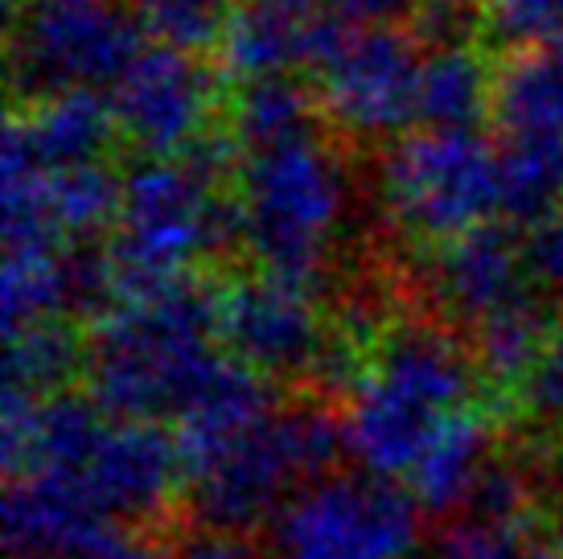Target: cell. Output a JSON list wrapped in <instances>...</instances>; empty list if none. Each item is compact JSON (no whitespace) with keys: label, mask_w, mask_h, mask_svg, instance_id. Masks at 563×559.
<instances>
[{"label":"cell","mask_w":563,"mask_h":559,"mask_svg":"<svg viewBox=\"0 0 563 559\" xmlns=\"http://www.w3.org/2000/svg\"><path fill=\"white\" fill-rule=\"evenodd\" d=\"M42 206H46V218L66 243H91V239H99V231L120 222L124 177H115L103 161H87V165H70V169H46Z\"/></svg>","instance_id":"obj_23"},{"label":"cell","mask_w":563,"mask_h":559,"mask_svg":"<svg viewBox=\"0 0 563 559\" xmlns=\"http://www.w3.org/2000/svg\"><path fill=\"white\" fill-rule=\"evenodd\" d=\"M560 539H563V502H560Z\"/></svg>","instance_id":"obj_38"},{"label":"cell","mask_w":563,"mask_h":559,"mask_svg":"<svg viewBox=\"0 0 563 559\" xmlns=\"http://www.w3.org/2000/svg\"><path fill=\"white\" fill-rule=\"evenodd\" d=\"M531 497H534L531 465H522L518 457H489L477 485H473L470 511L473 518L522 527V518L531 511Z\"/></svg>","instance_id":"obj_28"},{"label":"cell","mask_w":563,"mask_h":559,"mask_svg":"<svg viewBox=\"0 0 563 559\" xmlns=\"http://www.w3.org/2000/svg\"><path fill=\"white\" fill-rule=\"evenodd\" d=\"M501 218L515 227H539L563 206V136L501 132L498 144Z\"/></svg>","instance_id":"obj_21"},{"label":"cell","mask_w":563,"mask_h":559,"mask_svg":"<svg viewBox=\"0 0 563 559\" xmlns=\"http://www.w3.org/2000/svg\"><path fill=\"white\" fill-rule=\"evenodd\" d=\"M498 70L477 46L423 50L420 66V124L423 128H473L494 116Z\"/></svg>","instance_id":"obj_20"},{"label":"cell","mask_w":563,"mask_h":559,"mask_svg":"<svg viewBox=\"0 0 563 559\" xmlns=\"http://www.w3.org/2000/svg\"><path fill=\"white\" fill-rule=\"evenodd\" d=\"M489 457L494 452H489L485 419L477 412H461V416H453L432 436V445L423 449L416 469L407 473L411 494H416L423 511L432 514H449L456 506H470L473 485H477Z\"/></svg>","instance_id":"obj_19"},{"label":"cell","mask_w":563,"mask_h":559,"mask_svg":"<svg viewBox=\"0 0 563 559\" xmlns=\"http://www.w3.org/2000/svg\"><path fill=\"white\" fill-rule=\"evenodd\" d=\"M522 399L534 412V419L563 432V329L551 338L548 354L539 358L531 379L522 383Z\"/></svg>","instance_id":"obj_31"},{"label":"cell","mask_w":563,"mask_h":559,"mask_svg":"<svg viewBox=\"0 0 563 559\" xmlns=\"http://www.w3.org/2000/svg\"><path fill=\"white\" fill-rule=\"evenodd\" d=\"M13 120L21 124L42 169H70V165L103 161L111 140L120 136L111 95L95 91V87L33 99Z\"/></svg>","instance_id":"obj_15"},{"label":"cell","mask_w":563,"mask_h":559,"mask_svg":"<svg viewBox=\"0 0 563 559\" xmlns=\"http://www.w3.org/2000/svg\"><path fill=\"white\" fill-rule=\"evenodd\" d=\"M329 4L354 25H399V21H411L420 0H329Z\"/></svg>","instance_id":"obj_34"},{"label":"cell","mask_w":563,"mask_h":559,"mask_svg":"<svg viewBox=\"0 0 563 559\" xmlns=\"http://www.w3.org/2000/svg\"><path fill=\"white\" fill-rule=\"evenodd\" d=\"M222 75L198 54L148 46L111 87V108L120 136L141 156H181L210 132L219 108Z\"/></svg>","instance_id":"obj_9"},{"label":"cell","mask_w":563,"mask_h":559,"mask_svg":"<svg viewBox=\"0 0 563 559\" xmlns=\"http://www.w3.org/2000/svg\"><path fill=\"white\" fill-rule=\"evenodd\" d=\"M305 66V17H288L247 0L235 9L231 25L219 42L222 83H260V78L292 75Z\"/></svg>","instance_id":"obj_18"},{"label":"cell","mask_w":563,"mask_h":559,"mask_svg":"<svg viewBox=\"0 0 563 559\" xmlns=\"http://www.w3.org/2000/svg\"><path fill=\"white\" fill-rule=\"evenodd\" d=\"M219 358V293L181 280L99 317L87 350L91 399L111 419L181 416Z\"/></svg>","instance_id":"obj_1"},{"label":"cell","mask_w":563,"mask_h":559,"mask_svg":"<svg viewBox=\"0 0 563 559\" xmlns=\"http://www.w3.org/2000/svg\"><path fill=\"white\" fill-rule=\"evenodd\" d=\"M329 333L305 284L264 272L219 293V342L267 379H313Z\"/></svg>","instance_id":"obj_10"},{"label":"cell","mask_w":563,"mask_h":559,"mask_svg":"<svg viewBox=\"0 0 563 559\" xmlns=\"http://www.w3.org/2000/svg\"><path fill=\"white\" fill-rule=\"evenodd\" d=\"M551 338L555 329H551L548 300L534 288H522L473 326V362L485 379H494L501 387L527 383L539 358L548 354Z\"/></svg>","instance_id":"obj_17"},{"label":"cell","mask_w":563,"mask_h":559,"mask_svg":"<svg viewBox=\"0 0 563 559\" xmlns=\"http://www.w3.org/2000/svg\"><path fill=\"white\" fill-rule=\"evenodd\" d=\"M522 559H563V539H555V544H531L522 551Z\"/></svg>","instance_id":"obj_37"},{"label":"cell","mask_w":563,"mask_h":559,"mask_svg":"<svg viewBox=\"0 0 563 559\" xmlns=\"http://www.w3.org/2000/svg\"><path fill=\"white\" fill-rule=\"evenodd\" d=\"M186 478L181 445L148 419L111 424L91 465L79 473L82 490L103 518H153L169 502L173 485Z\"/></svg>","instance_id":"obj_12"},{"label":"cell","mask_w":563,"mask_h":559,"mask_svg":"<svg viewBox=\"0 0 563 559\" xmlns=\"http://www.w3.org/2000/svg\"><path fill=\"white\" fill-rule=\"evenodd\" d=\"M407 25L423 50H453L485 33V13L482 0H420Z\"/></svg>","instance_id":"obj_29"},{"label":"cell","mask_w":563,"mask_h":559,"mask_svg":"<svg viewBox=\"0 0 563 559\" xmlns=\"http://www.w3.org/2000/svg\"><path fill=\"white\" fill-rule=\"evenodd\" d=\"M75 559H173L161 544H153L148 535H136V530H120L108 527L95 544H87Z\"/></svg>","instance_id":"obj_33"},{"label":"cell","mask_w":563,"mask_h":559,"mask_svg":"<svg viewBox=\"0 0 563 559\" xmlns=\"http://www.w3.org/2000/svg\"><path fill=\"white\" fill-rule=\"evenodd\" d=\"M317 116H321L317 91L300 87L292 75H276L235 87L227 128L235 132L243 153H264V149H276L288 140L313 136Z\"/></svg>","instance_id":"obj_22"},{"label":"cell","mask_w":563,"mask_h":559,"mask_svg":"<svg viewBox=\"0 0 563 559\" xmlns=\"http://www.w3.org/2000/svg\"><path fill=\"white\" fill-rule=\"evenodd\" d=\"M423 46L399 25H354L333 9L305 17V70L317 108L354 140H391L420 124Z\"/></svg>","instance_id":"obj_5"},{"label":"cell","mask_w":563,"mask_h":559,"mask_svg":"<svg viewBox=\"0 0 563 559\" xmlns=\"http://www.w3.org/2000/svg\"><path fill=\"white\" fill-rule=\"evenodd\" d=\"M522 527L489 523V518H465L456 527L440 530L428 559H522Z\"/></svg>","instance_id":"obj_30"},{"label":"cell","mask_w":563,"mask_h":559,"mask_svg":"<svg viewBox=\"0 0 563 559\" xmlns=\"http://www.w3.org/2000/svg\"><path fill=\"white\" fill-rule=\"evenodd\" d=\"M420 502L391 478H321L276 514L280 559H411L420 544Z\"/></svg>","instance_id":"obj_8"},{"label":"cell","mask_w":563,"mask_h":559,"mask_svg":"<svg viewBox=\"0 0 563 559\" xmlns=\"http://www.w3.org/2000/svg\"><path fill=\"white\" fill-rule=\"evenodd\" d=\"M272 383L267 374H260L255 366L239 362L235 354L219 358L214 371L206 374V383L198 387V395L189 399V407L181 412V461H186V478L198 465H206L214 452H222L235 436H243L247 428H255L264 416H272Z\"/></svg>","instance_id":"obj_14"},{"label":"cell","mask_w":563,"mask_h":559,"mask_svg":"<svg viewBox=\"0 0 563 559\" xmlns=\"http://www.w3.org/2000/svg\"><path fill=\"white\" fill-rule=\"evenodd\" d=\"M63 248H4V333L13 338L21 329L66 317V284H63Z\"/></svg>","instance_id":"obj_25"},{"label":"cell","mask_w":563,"mask_h":559,"mask_svg":"<svg viewBox=\"0 0 563 559\" xmlns=\"http://www.w3.org/2000/svg\"><path fill=\"white\" fill-rule=\"evenodd\" d=\"M527 260H531V276L539 284H548L563 309V215L539 222L527 234Z\"/></svg>","instance_id":"obj_32"},{"label":"cell","mask_w":563,"mask_h":559,"mask_svg":"<svg viewBox=\"0 0 563 559\" xmlns=\"http://www.w3.org/2000/svg\"><path fill=\"white\" fill-rule=\"evenodd\" d=\"M342 449L345 428L321 404L276 407L189 473L194 514L210 530L247 535L280 511L292 485L329 478Z\"/></svg>","instance_id":"obj_4"},{"label":"cell","mask_w":563,"mask_h":559,"mask_svg":"<svg viewBox=\"0 0 563 559\" xmlns=\"http://www.w3.org/2000/svg\"><path fill=\"white\" fill-rule=\"evenodd\" d=\"M87 366L79 333L66 326L63 317L30 326L9 338V362H4V391L46 399L66 391V383Z\"/></svg>","instance_id":"obj_24"},{"label":"cell","mask_w":563,"mask_h":559,"mask_svg":"<svg viewBox=\"0 0 563 559\" xmlns=\"http://www.w3.org/2000/svg\"><path fill=\"white\" fill-rule=\"evenodd\" d=\"M173 559H260V556L243 544V535L202 527L198 535H189L186 544L173 551Z\"/></svg>","instance_id":"obj_35"},{"label":"cell","mask_w":563,"mask_h":559,"mask_svg":"<svg viewBox=\"0 0 563 559\" xmlns=\"http://www.w3.org/2000/svg\"><path fill=\"white\" fill-rule=\"evenodd\" d=\"M477 362L437 326H395L378 342L345 407V452L362 473H411L432 436L470 412Z\"/></svg>","instance_id":"obj_2"},{"label":"cell","mask_w":563,"mask_h":559,"mask_svg":"<svg viewBox=\"0 0 563 559\" xmlns=\"http://www.w3.org/2000/svg\"><path fill=\"white\" fill-rule=\"evenodd\" d=\"M136 13L153 46L206 54V50H219L222 33L235 17V4L231 0H136Z\"/></svg>","instance_id":"obj_26"},{"label":"cell","mask_w":563,"mask_h":559,"mask_svg":"<svg viewBox=\"0 0 563 559\" xmlns=\"http://www.w3.org/2000/svg\"><path fill=\"white\" fill-rule=\"evenodd\" d=\"M485 37L506 54L539 50L563 37V0H482Z\"/></svg>","instance_id":"obj_27"},{"label":"cell","mask_w":563,"mask_h":559,"mask_svg":"<svg viewBox=\"0 0 563 559\" xmlns=\"http://www.w3.org/2000/svg\"><path fill=\"white\" fill-rule=\"evenodd\" d=\"M13 21V91L33 103L79 87H115L148 33L136 0H16Z\"/></svg>","instance_id":"obj_7"},{"label":"cell","mask_w":563,"mask_h":559,"mask_svg":"<svg viewBox=\"0 0 563 559\" xmlns=\"http://www.w3.org/2000/svg\"><path fill=\"white\" fill-rule=\"evenodd\" d=\"M255 4L280 9V13H288V17H313V13H321V0H255Z\"/></svg>","instance_id":"obj_36"},{"label":"cell","mask_w":563,"mask_h":559,"mask_svg":"<svg viewBox=\"0 0 563 559\" xmlns=\"http://www.w3.org/2000/svg\"><path fill=\"white\" fill-rule=\"evenodd\" d=\"M527 276H531L527 239H518L515 227L506 222H482L456 239L437 243L423 272L437 309L465 326H477L485 313L531 288Z\"/></svg>","instance_id":"obj_11"},{"label":"cell","mask_w":563,"mask_h":559,"mask_svg":"<svg viewBox=\"0 0 563 559\" xmlns=\"http://www.w3.org/2000/svg\"><path fill=\"white\" fill-rule=\"evenodd\" d=\"M111 523L79 478L21 473L4 497V547L13 559H75Z\"/></svg>","instance_id":"obj_13"},{"label":"cell","mask_w":563,"mask_h":559,"mask_svg":"<svg viewBox=\"0 0 563 559\" xmlns=\"http://www.w3.org/2000/svg\"><path fill=\"white\" fill-rule=\"evenodd\" d=\"M378 198L411 239H456L501 215L498 149L473 128L404 132L383 153Z\"/></svg>","instance_id":"obj_6"},{"label":"cell","mask_w":563,"mask_h":559,"mask_svg":"<svg viewBox=\"0 0 563 559\" xmlns=\"http://www.w3.org/2000/svg\"><path fill=\"white\" fill-rule=\"evenodd\" d=\"M243 248L267 276L313 288L345 215V173L321 136L243 156Z\"/></svg>","instance_id":"obj_3"},{"label":"cell","mask_w":563,"mask_h":559,"mask_svg":"<svg viewBox=\"0 0 563 559\" xmlns=\"http://www.w3.org/2000/svg\"><path fill=\"white\" fill-rule=\"evenodd\" d=\"M494 120L510 136H563V37L539 50H518L498 66Z\"/></svg>","instance_id":"obj_16"}]
</instances>
